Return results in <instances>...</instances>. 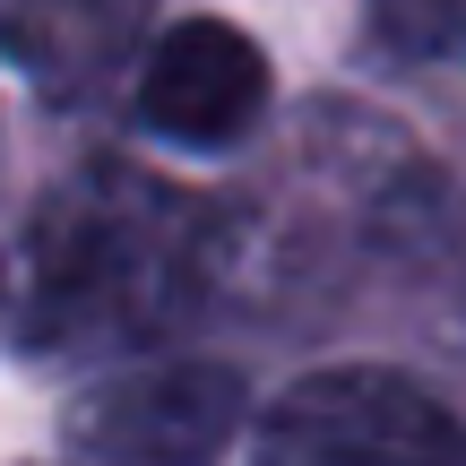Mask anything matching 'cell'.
<instances>
[{
    "label": "cell",
    "instance_id": "6da1fadb",
    "mask_svg": "<svg viewBox=\"0 0 466 466\" xmlns=\"http://www.w3.org/2000/svg\"><path fill=\"white\" fill-rule=\"evenodd\" d=\"M208 208L130 165H78L26 225L17 319L44 354H104L173 329L208 285Z\"/></svg>",
    "mask_w": 466,
    "mask_h": 466
},
{
    "label": "cell",
    "instance_id": "7a4b0ae2",
    "mask_svg": "<svg viewBox=\"0 0 466 466\" xmlns=\"http://www.w3.org/2000/svg\"><path fill=\"white\" fill-rule=\"evenodd\" d=\"M259 466H466V423L406 371L346 363L277 389Z\"/></svg>",
    "mask_w": 466,
    "mask_h": 466
},
{
    "label": "cell",
    "instance_id": "3957f363",
    "mask_svg": "<svg viewBox=\"0 0 466 466\" xmlns=\"http://www.w3.org/2000/svg\"><path fill=\"white\" fill-rule=\"evenodd\" d=\"M233 432H242V371L138 363L69 406L61 450L69 466H217Z\"/></svg>",
    "mask_w": 466,
    "mask_h": 466
},
{
    "label": "cell",
    "instance_id": "277c9868",
    "mask_svg": "<svg viewBox=\"0 0 466 466\" xmlns=\"http://www.w3.org/2000/svg\"><path fill=\"white\" fill-rule=\"evenodd\" d=\"M268 113V61L225 17H182L138 69V121L173 147H233Z\"/></svg>",
    "mask_w": 466,
    "mask_h": 466
},
{
    "label": "cell",
    "instance_id": "5b68a950",
    "mask_svg": "<svg viewBox=\"0 0 466 466\" xmlns=\"http://www.w3.org/2000/svg\"><path fill=\"white\" fill-rule=\"evenodd\" d=\"M371 35L389 52H441L466 35V0H371Z\"/></svg>",
    "mask_w": 466,
    "mask_h": 466
}]
</instances>
